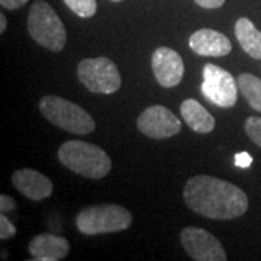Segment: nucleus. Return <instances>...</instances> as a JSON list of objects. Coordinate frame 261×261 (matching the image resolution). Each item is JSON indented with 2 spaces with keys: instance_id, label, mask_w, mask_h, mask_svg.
<instances>
[{
  "instance_id": "nucleus-5",
  "label": "nucleus",
  "mask_w": 261,
  "mask_h": 261,
  "mask_svg": "<svg viewBox=\"0 0 261 261\" xmlns=\"http://www.w3.org/2000/svg\"><path fill=\"white\" fill-rule=\"evenodd\" d=\"M130 225L132 215L129 211L115 203L87 206L75 218V226L84 235L121 232Z\"/></svg>"
},
{
  "instance_id": "nucleus-3",
  "label": "nucleus",
  "mask_w": 261,
  "mask_h": 261,
  "mask_svg": "<svg viewBox=\"0 0 261 261\" xmlns=\"http://www.w3.org/2000/svg\"><path fill=\"white\" fill-rule=\"evenodd\" d=\"M28 32L38 45L60 53L67 44L64 23L45 0H35L28 13Z\"/></svg>"
},
{
  "instance_id": "nucleus-12",
  "label": "nucleus",
  "mask_w": 261,
  "mask_h": 261,
  "mask_svg": "<svg viewBox=\"0 0 261 261\" xmlns=\"http://www.w3.org/2000/svg\"><path fill=\"white\" fill-rule=\"evenodd\" d=\"M189 45L195 54L202 57H225L232 51L229 38L209 28L199 29L192 34Z\"/></svg>"
},
{
  "instance_id": "nucleus-15",
  "label": "nucleus",
  "mask_w": 261,
  "mask_h": 261,
  "mask_svg": "<svg viewBox=\"0 0 261 261\" xmlns=\"http://www.w3.org/2000/svg\"><path fill=\"white\" fill-rule=\"evenodd\" d=\"M235 37L248 56L261 60V31L254 27L250 19L240 18L235 22Z\"/></svg>"
},
{
  "instance_id": "nucleus-1",
  "label": "nucleus",
  "mask_w": 261,
  "mask_h": 261,
  "mask_svg": "<svg viewBox=\"0 0 261 261\" xmlns=\"http://www.w3.org/2000/svg\"><path fill=\"white\" fill-rule=\"evenodd\" d=\"M183 197L195 214L215 221L240 218L248 209V196L243 189L207 174L189 178Z\"/></svg>"
},
{
  "instance_id": "nucleus-16",
  "label": "nucleus",
  "mask_w": 261,
  "mask_h": 261,
  "mask_svg": "<svg viewBox=\"0 0 261 261\" xmlns=\"http://www.w3.org/2000/svg\"><path fill=\"white\" fill-rule=\"evenodd\" d=\"M238 89L254 111L261 113V79L250 73L238 75Z\"/></svg>"
},
{
  "instance_id": "nucleus-4",
  "label": "nucleus",
  "mask_w": 261,
  "mask_h": 261,
  "mask_svg": "<svg viewBox=\"0 0 261 261\" xmlns=\"http://www.w3.org/2000/svg\"><path fill=\"white\" fill-rule=\"evenodd\" d=\"M39 111L48 122L65 132L74 135H89L96 129V122L90 113L86 112L82 106L60 96H44L39 100Z\"/></svg>"
},
{
  "instance_id": "nucleus-2",
  "label": "nucleus",
  "mask_w": 261,
  "mask_h": 261,
  "mask_svg": "<svg viewBox=\"0 0 261 261\" xmlns=\"http://www.w3.org/2000/svg\"><path fill=\"white\" fill-rule=\"evenodd\" d=\"M58 160L70 171L94 180L106 177L112 170V161L106 151L86 141L64 142L58 148Z\"/></svg>"
},
{
  "instance_id": "nucleus-14",
  "label": "nucleus",
  "mask_w": 261,
  "mask_h": 261,
  "mask_svg": "<svg viewBox=\"0 0 261 261\" xmlns=\"http://www.w3.org/2000/svg\"><path fill=\"white\" fill-rule=\"evenodd\" d=\"M180 113L187 123V126L197 134H209L216 126L214 116L206 111L203 105H200L195 99H186L181 103Z\"/></svg>"
},
{
  "instance_id": "nucleus-19",
  "label": "nucleus",
  "mask_w": 261,
  "mask_h": 261,
  "mask_svg": "<svg viewBox=\"0 0 261 261\" xmlns=\"http://www.w3.org/2000/svg\"><path fill=\"white\" fill-rule=\"evenodd\" d=\"M16 235V226L6 218V214L0 215V238L3 241L10 240Z\"/></svg>"
},
{
  "instance_id": "nucleus-25",
  "label": "nucleus",
  "mask_w": 261,
  "mask_h": 261,
  "mask_svg": "<svg viewBox=\"0 0 261 261\" xmlns=\"http://www.w3.org/2000/svg\"><path fill=\"white\" fill-rule=\"evenodd\" d=\"M111 2H122V0H111Z\"/></svg>"
},
{
  "instance_id": "nucleus-10",
  "label": "nucleus",
  "mask_w": 261,
  "mask_h": 261,
  "mask_svg": "<svg viewBox=\"0 0 261 261\" xmlns=\"http://www.w3.org/2000/svg\"><path fill=\"white\" fill-rule=\"evenodd\" d=\"M151 68L160 86L170 89L176 87L183 80L185 63L177 51L173 48L160 47L151 58Z\"/></svg>"
},
{
  "instance_id": "nucleus-9",
  "label": "nucleus",
  "mask_w": 261,
  "mask_h": 261,
  "mask_svg": "<svg viewBox=\"0 0 261 261\" xmlns=\"http://www.w3.org/2000/svg\"><path fill=\"white\" fill-rule=\"evenodd\" d=\"M138 129L152 140H167L181 130L180 119L170 109L161 105L147 108L137 119Z\"/></svg>"
},
{
  "instance_id": "nucleus-21",
  "label": "nucleus",
  "mask_w": 261,
  "mask_h": 261,
  "mask_svg": "<svg viewBox=\"0 0 261 261\" xmlns=\"http://www.w3.org/2000/svg\"><path fill=\"white\" fill-rule=\"evenodd\" d=\"M226 0H195L196 5H199L203 9H218L221 6H224Z\"/></svg>"
},
{
  "instance_id": "nucleus-13",
  "label": "nucleus",
  "mask_w": 261,
  "mask_h": 261,
  "mask_svg": "<svg viewBox=\"0 0 261 261\" xmlns=\"http://www.w3.org/2000/svg\"><path fill=\"white\" fill-rule=\"evenodd\" d=\"M28 250L34 261H60L68 255L70 243L64 237L44 232L31 240Z\"/></svg>"
},
{
  "instance_id": "nucleus-24",
  "label": "nucleus",
  "mask_w": 261,
  "mask_h": 261,
  "mask_svg": "<svg viewBox=\"0 0 261 261\" xmlns=\"http://www.w3.org/2000/svg\"><path fill=\"white\" fill-rule=\"evenodd\" d=\"M6 28H8V20H6L5 13H2L0 15V34H5Z\"/></svg>"
},
{
  "instance_id": "nucleus-11",
  "label": "nucleus",
  "mask_w": 261,
  "mask_h": 261,
  "mask_svg": "<svg viewBox=\"0 0 261 261\" xmlns=\"http://www.w3.org/2000/svg\"><path fill=\"white\" fill-rule=\"evenodd\" d=\"M12 185L20 195L31 200H44L54 192V185L49 178L32 168H19L12 176Z\"/></svg>"
},
{
  "instance_id": "nucleus-23",
  "label": "nucleus",
  "mask_w": 261,
  "mask_h": 261,
  "mask_svg": "<svg viewBox=\"0 0 261 261\" xmlns=\"http://www.w3.org/2000/svg\"><path fill=\"white\" fill-rule=\"evenodd\" d=\"M252 163V157L250 154H247V152H240V154H237L235 155V164L238 166V167H243L247 168L251 166Z\"/></svg>"
},
{
  "instance_id": "nucleus-7",
  "label": "nucleus",
  "mask_w": 261,
  "mask_h": 261,
  "mask_svg": "<svg viewBox=\"0 0 261 261\" xmlns=\"http://www.w3.org/2000/svg\"><path fill=\"white\" fill-rule=\"evenodd\" d=\"M202 93L209 102L229 109L238 99V83L229 71L207 63L203 67Z\"/></svg>"
},
{
  "instance_id": "nucleus-20",
  "label": "nucleus",
  "mask_w": 261,
  "mask_h": 261,
  "mask_svg": "<svg viewBox=\"0 0 261 261\" xmlns=\"http://www.w3.org/2000/svg\"><path fill=\"white\" fill-rule=\"evenodd\" d=\"M16 207V202L13 200V197H10L8 195L0 196V212L2 214H8L12 212Z\"/></svg>"
},
{
  "instance_id": "nucleus-8",
  "label": "nucleus",
  "mask_w": 261,
  "mask_h": 261,
  "mask_svg": "<svg viewBox=\"0 0 261 261\" xmlns=\"http://www.w3.org/2000/svg\"><path fill=\"white\" fill-rule=\"evenodd\" d=\"M180 241L187 255L195 261H226L221 241L202 228L187 226L180 232Z\"/></svg>"
},
{
  "instance_id": "nucleus-17",
  "label": "nucleus",
  "mask_w": 261,
  "mask_h": 261,
  "mask_svg": "<svg viewBox=\"0 0 261 261\" xmlns=\"http://www.w3.org/2000/svg\"><path fill=\"white\" fill-rule=\"evenodd\" d=\"M65 6L80 18H92L97 10L96 0H64Z\"/></svg>"
},
{
  "instance_id": "nucleus-6",
  "label": "nucleus",
  "mask_w": 261,
  "mask_h": 261,
  "mask_svg": "<svg viewBox=\"0 0 261 261\" xmlns=\"http://www.w3.org/2000/svg\"><path fill=\"white\" fill-rule=\"evenodd\" d=\"M77 75L92 93L113 94L121 89L122 79L118 65L111 58H86L77 65Z\"/></svg>"
},
{
  "instance_id": "nucleus-22",
  "label": "nucleus",
  "mask_w": 261,
  "mask_h": 261,
  "mask_svg": "<svg viewBox=\"0 0 261 261\" xmlns=\"http://www.w3.org/2000/svg\"><path fill=\"white\" fill-rule=\"evenodd\" d=\"M28 3V0H0V5L3 9H9V10H15L25 6Z\"/></svg>"
},
{
  "instance_id": "nucleus-18",
  "label": "nucleus",
  "mask_w": 261,
  "mask_h": 261,
  "mask_svg": "<svg viewBox=\"0 0 261 261\" xmlns=\"http://www.w3.org/2000/svg\"><path fill=\"white\" fill-rule=\"evenodd\" d=\"M244 129H245L247 137L261 148V118L250 116L244 123Z\"/></svg>"
}]
</instances>
